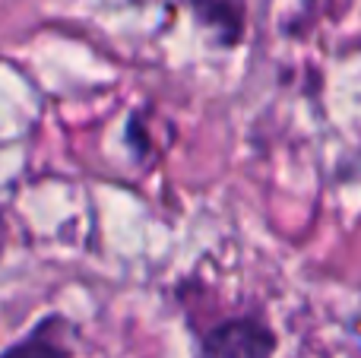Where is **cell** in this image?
I'll return each instance as SVG.
<instances>
[{"label": "cell", "mask_w": 361, "mask_h": 358, "mask_svg": "<svg viewBox=\"0 0 361 358\" xmlns=\"http://www.w3.org/2000/svg\"><path fill=\"white\" fill-rule=\"evenodd\" d=\"M276 336L260 317H231L203 333V358H273Z\"/></svg>", "instance_id": "cell-1"}, {"label": "cell", "mask_w": 361, "mask_h": 358, "mask_svg": "<svg viewBox=\"0 0 361 358\" xmlns=\"http://www.w3.org/2000/svg\"><path fill=\"white\" fill-rule=\"evenodd\" d=\"M187 6L193 23L209 32L212 44L235 48L244 38V0H178Z\"/></svg>", "instance_id": "cell-2"}, {"label": "cell", "mask_w": 361, "mask_h": 358, "mask_svg": "<svg viewBox=\"0 0 361 358\" xmlns=\"http://www.w3.org/2000/svg\"><path fill=\"white\" fill-rule=\"evenodd\" d=\"M0 358H70V323L63 317H44L25 340L0 352Z\"/></svg>", "instance_id": "cell-3"}]
</instances>
